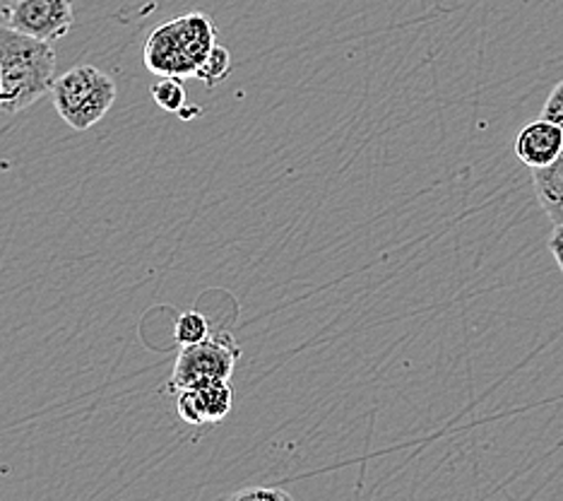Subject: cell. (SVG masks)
I'll list each match as a JSON object with an SVG mask.
<instances>
[{
    "label": "cell",
    "instance_id": "1",
    "mask_svg": "<svg viewBox=\"0 0 563 501\" xmlns=\"http://www.w3.org/2000/svg\"><path fill=\"white\" fill-rule=\"evenodd\" d=\"M0 68H3L0 111L20 113L54 89L56 51L51 48V42L0 24Z\"/></svg>",
    "mask_w": 563,
    "mask_h": 501
},
{
    "label": "cell",
    "instance_id": "2",
    "mask_svg": "<svg viewBox=\"0 0 563 501\" xmlns=\"http://www.w3.org/2000/svg\"><path fill=\"white\" fill-rule=\"evenodd\" d=\"M217 44V30L210 15L188 12L159 24L145 44V66L159 77H196Z\"/></svg>",
    "mask_w": 563,
    "mask_h": 501
},
{
    "label": "cell",
    "instance_id": "3",
    "mask_svg": "<svg viewBox=\"0 0 563 501\" xmlns=\"http://www.w3.org/2000/svg\"><path fill=\"white\" fill-rule=\"evenodd\" d=\"M117 80L97 66H78L56 77L51 97L58 116L75 131L97 126L117 101Z\"/></svg>",
    "mask_w": 563,
    "mask_h": 501
},
{
    "label": "cell",
    "instance_id": "4",
    "mask_svg": "<svg viewBox=\"0 0 563 501\" xmlns=\"http://www.w3.org/2000/svg\"><path fill=\"white\" fill-rule=\"evenodd\" d=\"M241 347L232 333H217L198 345L181 347L176 357L174 374L169 379V391L178 393L186 389H200V385L232 381Z\"/></svg>",
    "mask_w": 563,
    "mask_h": 501
},
{
    "label": "cell",
    "instance_id": "5",
    "mask_svg": "<svg viewBox=\"0 0 563 501\" xmlns=\"http://www.w3.org/2000/svg\"><path fill=\"white\" fill-rule=\"evenodd\" d=\"M3 20L10 30L56 42L73 30L75 6L73 0H20Z\"/></svg>",
    "mask_w": 563,
    "mask_h": 501
},
{
    "label": "cell",
    "instance_id": "6",
    "mask_svg": "<svg viewBox=\"0 0 563 501\" xmlns=\"http://www.w3.org/2000/svg\"><path fill=\"white\" fill-rule=\"evenodd\" d=\"M176 410L186 424L202 427V424L222 422L234 405L232 381L200 385V389H186L176 393Z\"/></svg>",
    "mask_w": 563,
    "mask_h": 501
},
{
    "label": "cell",
    "instance_id": "7",
    "mask_svg": "<svg viewBox=\"0 0 563 501\" xmlns=\"http://www.w3.org/2000/svg\"><path fill=\"white\" fill-rule=\"evenodd\" d=\"M563 150V126L540 119L522 128L516 138L518 160L530 170H542L552 164Z\"/></svg>",
    "mask_w": 563,
    "mask_h": 501
},
{
    "label": "cell",
    "instance_id": "8",
    "mask_svg": "<svg viewBox=\"0 0 563 501\" xmlns=\"http://www.w3.org/2000/svg\"><path fill=\"white\" fill-rule=\"evenodd\" d=\"M532 172L537 203L554 227L563 225V150L552 164Z\"/></svg>",
    "mask_w": 563,
    "mask_h": 501
},
{
    "label": "cell",
    "instance_id": "9",
    "mask_svg": "<svg viewBox=\"0 0 563 501\" xmlns=\"http://www.w3.org/2000/svg\"><path fill=\"white\" fill-rule=\"evenodd\" d=\"M150 95H152V99H155V105L159 109L169 111V113H178V111L186 107V101H188L184 80H181V77H174V75L162 77L159 83L152 85Z\"/></svg>",
    "mask_w": 563,
    "mask_h": 501
},
{
    "label": "cell",
    "instance_id": "10",
    "mask_svg": "<svg viewBox=\"0 0 563 501\" xmlns=\"http://www.w3.org/2000/svg\"><path fill=\"white\" fill-rule=\"evenodd\" d=\"M232 68H234L232 54H229L224 46L214 44V48L210 51L208 58H205L202 66L196 70V77L205 87L212 89L214 85H220L229 73H232Z\"/></svg>",
    "mask_w": 563,
    "mask_h": 501
},
{
    "label": "cell",
    "instance_id": "11",
    "mask_svg": "<svg viewBox=\"0 0 563 501\" xmlns=\"http://www.w3.org/2000/svg\"><path fill=\"white\" fill-rule=\"evenodd\" d=\"M210 338V324L208 318L198 312H186L178 316L176 326H174V340L186 347V345H198L202 340Z\"/></svg>",
    "mask_w": 563,
    "mask_h": 501
},
{
    "label": "cell",
    "instance_id": "12",
    "mask_svg": "<svg viewBox=\"0 0 563 501\" xmlns=\"http://www.w3.org/2000/svg\"><path fill=\"white\" fill-rule=\"evenodd\" d=\"M234 501H253V499H265V501H291V494L287 490H279V487H246V490H239L232 494Z\"/></svg>",
    "mask_w": 563,
    "mask_h": 501
},
{
    "label": "cell",
    "instance_id": "13",
    "mask_svg": "<svg viewBox=\"0 0 563 501\" xmlns=\"http://www.w3.org/2000/svg\"><path fill=\"white\" fill-rule=\"evenodd\" d=\"M542 119H549V121L563 126V80L556 83V87L549 92L544 107H542Z\"/></svg>",
    "mask_w": 563,
    "mask_h": 501
},
{
    "label": "cell",
    "instance_id": "14",
    "mask_svg": "<svg viewBox=\"0 0 563 501\" xmlns=\"http://www.w3.org/2000/svg\"><path fill=\"white\" fill-rule=\"evenodd\" d=\"M549 251H552L554 261H556L559 270H561V273H563V225L554 227L552 237H549Z\"/></svg>",
    "mask_w": 563,
    "mask_h": 501
},
{
    "label": "cell",
    "instance_id": "15",
    "mask_svg": "<svg viewBox=\"0 0 563 501\" xmlns=\"http://www.w3.org/2000/svg\"><path fill=\"white\" fill-rule=\"evenodd\" d=\"M200 111H202L200 107H184L181 111H178V116H181L184 121H190V119H196V116H198Z\"/></svg>",
    "mask_w": 563,
    "mask_h": 501
},
{
    "label": "cell",
    "instance_id": "16",
    "mask_svg": "<svg viewBox=\"0 0 563 501\" xmlns=\"http://www.w3.org/2000/svg\"><path fill=\"white\" fill-rule=\"evenodd\" d=\"M20 3V0H0V15H8V12L12 10V8H15Z\"/></svg>",
    "mask_w": 563,
    "mask_h": 501
},
{
    "label": "cell",
    "instance_id": "17",
    "mask_svg": "<svg viewBox=\"0 0 563 501\" xmlns=\"http://www.w3.org/2000/svg\"><path fill=\"white\" fill-rule=\"evenodd\" d=\"M0 99H3V68H0Z\"/></svg>",
    "mask_w": 563,
    "mask_h": 501
}]
</instances>
